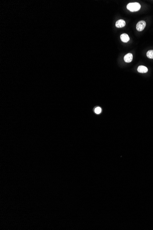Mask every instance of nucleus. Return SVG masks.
<instances>
[{
  "label": "nucleus",
  "mask_w": 153,
  "mask_h": 230,
  "mask_svg": "<svg viewBox=\"0 0 153 230\" xmlns=\"http://www.w3.org/2000/svg\"><path fill=\"white\" fill-rule=\"evenodd\" d=\"M127 8L128 10L131 12H137L139 11L141 8V5L138 2L129 3L127 6Z\"/></svg>",
  "instance_id": "1"
},
{
  "label": "nucleus",
  "mask_w": 153,
  "mask_h": 230,
  "mask_svg": "<svg viewBox=\"0 0 153 230\" xmlns=\"http://www.w3.org/2000/svg\"><path fill=\"white\" fill-rule=\"evenodd\" d=\"M146 25V23L145 21H140L137 24L136 29L138 31H142L144 30Z\"/></svg>",
  "instance_id": "2"
},
{
  "label": "nucleus",
  "mask_w": 153,
  "mask_h": 230,
  "mask_svg": "<svg viewBox=\"0 0 153 230\" xmlns=\"http://www.w3.org/2000/svg\"><path fill=\"white\" fill-rule=\"evenodd\" d=\"M126 25L125 21L123 20H118L116 22V26L117 28H121L124 27Z\"/></svg>",
  "instance_id": "3"
},
{
  "label": "nucleus",
  "mask_w": 153,
  "mask_h": 230,
  "mask_svg": "<svg viewBox=\"0 0 153 230\" xmlns=\"http://www.w3.org/2000/svg\"><path fill=\"white\" fill-rule=\"evenodd\" d=\"M133 58V54L131 53H129L126 54L124 57V60L126 62H130L132 61Z\"/></svg>",
  "instance_id": "4"
},
{
  "label": "nucleus",
  "mask_w": 153,
  "mask_h": 230,
  "mask_svg": "<svg viewBox=\"0 0 153 230\" xmlns=\"http://www.w3.org/2000/svg\"><path fill=\"white\" fill-rule=\"evenodd\" d=\"M120 38H121V40L123 42H125V43L128 42L130 40V38L128 36V34H121Z\"/></svg>",
  "instance_id": "5"
},
{
  "label": "nucleus",
  "mask_w": 153,
  "mask_h": 230,
  "mask_svg": "<svg viewBox=\"0 0 153 230\" xmlns=\"http://www.w3.org/2000/svg\"><path fill=\"white\" fill-rule=\"evenodd\" d=\"M148 71L147 68L145 66H139V67L138 68V71L139 73H147Z\"/></svg>",
  "instance_id": "6"
},
{
  "label": "nucleus",
  "mask_w": 153,
  "mask_h": 230,
  "mask_svg": "<svg viewBox=\"0 0 153 230\" xmlns=\"http://www.w3.org/2000/svg\"><path fill=\"white\" fill-rule=\"evenodd\" d=\"M146 55H147V56L148 58H149L150 59H153V50H149V51H148Z\"/></svg>",
  "instance_id": "7"
},
{
  "label": "nucleus",
  "mask_w": 153,
  "mask_h": 230,
  "mask_svg": "<svg viewBox=\"0 0 153 230\" xmlns=\"http://www.w3.org/2000/svg\"><path fill=\"white\" fill-rule=\"evenodd\" d=\"M95 112L96 114H100L101 112V108L100 107H97L95 109Z\"/></svg>",
  "instance_id": "8"
}]
</instances>
